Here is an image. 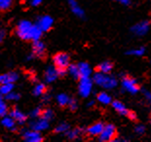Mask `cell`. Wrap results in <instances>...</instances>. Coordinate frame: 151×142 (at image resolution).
Instances as JSON below:
<instances>
[{"mask_svg":"<svg viewBox=\"0 0 151 142\" xmlns=\"http://www.w3.org/2000/svg\"><path fill=\"white\" fill-rule=\"evenodd\" d=\"M112 107H113L115 110L119 113V114L124 115V116H127L128 112H129V110L126 108V106H125L122 102L118 101V100H115V101L112 102Z\"/></svg>","mask_w":151,"mask_h":142,"instance_id":"obj_18","label":"cell"},{"mask_svg":"<svg viewBox=\"0 0 151 142\" xmlns=\"http://www.w3.org/2000/svg\"><path fill=\"white\" fill-rule=\"evenodd\" d=\"M53 24H54V20L50 16H43V17H40L38 19V22H37L38 27L42 30V32L49 31L51 28H52Z\"/></svg>","mask_w":151,"mask_h":142,"instance_id":"obj_7","label":"cell"},{"mask_svg":"<svg viewBox=\"0 0 151 142\" xmlns=\"http://www.w3.org/2000/svg\"><path fill=\"white\" fill-rule=\"evenodd\" d=\"M34 25L31 24L29 21H22L18 24L17 28H16V33L19 37L22 40L28 41L31 40L33 34Z\"/></svg>","mask_w":151,"mask_h":142,"instance_id":"obj_1","label":"cell"},{"mask_svg":"<svg viewBox=\"0 0 151 142\" xmlns=\"http://www.w3.org/2000/svg\"><path fill=\"white\" fill-rule=\"evenodd\" d=\"M10 117L14 119L15 122H18V123H20V124H24L25 120H27L25 115L22 111L19 110V109H13V110H11Z\"/></svg>","mask_w":151,"mask_h":142,"instance_id":"obj_17","label":"cell"},{"mask_svg":"<svg viewBox=\"0 0 151 142\" xmlns=\"http://www.w3.org/2000/svg\"><path fill=\"white\" fill-rule=\"evenodd\" d=\"M58 71L57 68L54 66H50L48 67L46 72H45V80H46L47 83H52L55 80L58 78Z\"/></svg>","mask_w":151,"mask_h":142,"instance_id":"obj_16","label":"cell"},{"mask_svg":"<svg viewBox=\"0 0 151 142\" xmlns=\"http://www.w3.org/2000/svg\"><path fill=\"white\" fill-rule=\"evenodd\" d=\"M24 140L27 142H41L43 140V138L40 135L39 131H36L33 130L24 131Z\"/></svg>","mask_w":151,"mask_h":142,"instance_id":"obj_10","label":"cell"},{"mask_svg":"<svg viewBox=\"0 0 151 142\" xmlns=\"http://www.w3.org/2000/svg\"><path fill=\"white\" fill-rule=\"evenodd\" d=\"M13 89H14V84H13V83L1 84V86H0V95H6L7 93L12 92Z\"/></svg>","mask_w":151,"mask_h":142,"instance_id":"obj_22","label":"cell"},{"mask_svg":"<svg viewBox=\"0 0 151 142\" xmlns=\"http://www.w3.org/2000/svg\"><path fill=\"white\" fill-rule=\"evenodd\" d=\"M144 95H145V96H146V98H147V99H148V100H149V99L151 98L150 93H149L148 91H144Z\"/></svg>","mask_w":151,"mask_h":142,"instance_id":"obj_40","label":"cell"},{"mask_svg":"<svg viewBox=\"0 0 151 142\" xmlns=\"http://www.w3.org/2000/svg\"><path fill=\"white\" fill-rule=\"evenodd\" d=\"M134 131H136L137 133H139V134H142L144 131H145V127L142 125H139V126H137V127H136V128H134Z\"/></svg>","mask_w":151,"mask_h":142,"instance_id":"obj_35","label":"cell"},{"mask_svg":"<svg viewBox=\"0 0 151 142\" xmlns=\"http://www.w3.org/2000/svg\"><path fill=\"white\" fill-rule=\"evenodd\" d=\"M8 112V107L6 105V103L3 101V98L0 95V117H4L7 115Z\"/></svg>","mask_w":151,"mask_h":142,"instance_id":"obj_28","label":"cell"},{"mask_svg":"<svg viewBox=\"0 0 151 142\" xmlns=\"http://www.w3.org/2000/svg\"><path fill=\"white\" fill-rule=\"evenodd\" d=\"M68 130H69V126L65 124V123H63V124L59 125L55 128V132H57V133H63V132H65Z\"/></svg>","mask_w":151,"mask_h":142,"instance_id":"obj_31","label":"cell"},{"mask_svg":"<svg viewBox=\"0 0 151 142\" xmlns=\"http://www.w3.org/2000/svg\"><path fill=\"white\" fill-rule=\"evenodd\" d=\"M48 128H49V123H48V121L44 120L43 118L30 123V128L36 131H42L47 130Z\"/></svg>","mask_w":151,"mask_h":142,"instance_id":"obj_11","label":"cell"},{"mask_svg":"<svg viewBox=\"0 0 151 142\" xmlns=\"http://www.w3.org/2000/svg\"><path fill=\"white\" fill-rule=\"evenodd\" d=\"M112 68H113V64H112L110 61H104V62H101L98 66L99 72H101V73H104V74L110 73Z\"/></svg>","mask_w":151,"mask_h":142,"instance_id":"obj_19","label":"cell"},{"mask_svg":"<svg viewBox=\"0 0 151 142\" xmlns=\"http://www.w3.org/2000/svg\"><path fill=\"white\" fill-rule=\"evenodd\" d=\"M5 36H6V31L4 29H0V43L4 40Z\"/></svg>","mask_w":151,"mask_h":142,"instance_id":"obj_38","label":"cell"},{"mask_svg":"<svg viewBox=\"0 0 151 142\" xmlns=\"http://www.w3.org/2000/svg\"><path fill=\"white\" fill-rule=\"evenodd\" d=\"M69 60L70 57L65 53H59L53 57L55 67L58 69H66L69 65Z\"/></svg>","mask_w":151,"mask_h":142,"instance_id":"obj_5","label":"cell"},{"mask_svg":"<svg viewBox=\"0 0 151 142\" xmlns=\"http://www.w3.org/2000/svg\"><path fill=\"white\" fill-rule=\"evenodd\" d=\"M45 93H46V86L44 84H38V85L35 86L33 90V95L36 96L43 95Z\"/></svg>","mask_w":151,"mask_h":142,"instance_id":"obj_23","label":"cell"},{"mask_svg":"<svg viewBox=\"0 0 151 142\" xmlns=\"http://www.w3.org/2000/svg\"><path fill=\"white\" fill-rule=\"evenodd\" d=\"M41 113H42V110H41V108L37 107V108H35L32 112H31V117L37 118V117H39V116H41Z\"/></svg>","mask_w":151,"mask_h":142,"instance_id":"obj_34","label":"cell"},{"mask_svg":"<svg viewBox=\"0 0 151 142\" xmlns=\"http://www.w3.org/2000/svg\"><path fill=\"white\" fill-rule=\"evenodd\" d=\"M14 0H0V11H7L9 10L12 5Z\"/></svg>","mask_w":151,"mask_h":142,"instance_id":"obj_27","label":"cell"},{"mask_svg":"<svg viewBox=\"0 0 151 142\" xmlns=\"http://www.w3.org/2000/svg\"><path fill=\"white\" fill-rule=\"evenodd\" d=\"M93 80L95 83H97V85L104 89H113L117 86V80L113 76H109L101 72L96 73Z\"/></svg>","mask_w":151,"mask_h":142,"instance_id":"obj_2","label":"cell"},{"mask_svg":"<svg viewBox=\"0 0 151 142\" xmlns=\"http://www.w3.org/2000/svg\"><path fill=\"white\" fill-rule=\"evenodd\" d=\"M68 4L70 6L72 13L75 16H77L78 18H84L85 17V13L83 11V9L78 5V3L76 2V0H67Z\"/></svg>","mask_w":151,"mask_h":142,"instance_id":"obj_12","label":"cell"},{"mask_svg":"<svg viewBox=\"0 0 151 142\" xmlns=\"http://www.w3.org/2000/svg\"><path fill=\"white\" fill-rule=\"evenodd\" d=\"M68 72L74 79H79L80 78L79 69H78V66H77L76 64H70V65H68Z\"/></svg>","mask_w":151,"mask_h":142,"instance_id":"obj_24","label":"cell"},{"mask_svg":"<svg viewBox=\"0 0 151 142\" xmlns=\"http://www.w3.org/2000/svg\"><path fill=\"white\" fill-rule=\"evenodd\" d=\"M79 95L82 98H88L91 95L93 89V82L90 79V77H85V78H79Z\"/></svg>","mask_w":151,"mask_h":142,"instance_id":"obj_4","label":"cell"},{"mask_svg":"<svg viewBox=\"0 0 151 142\" xmlns=\"http://www.w3.org/2000/svg\"><path fill=\"white\" fill-rule=\"evenodd\" d=\"M127 116H128V118H129L130 120H132V121H136L137 120V115H136V113H134V112L129 111V112H128Z\"/></svg>","mask_w":151,"mask_h":142,"instance_id":"obj_37","label":"cell"},{"mask_svg":"<svg viewBox=\"0 0 151 142\" xmlns=\"http://www.w3.org/2000/svg\"><path fill=\"white\" fill-rule=\"evenodd\" d=\"M41 116H42V118L44 119V120L50 121V120H52L53 117H54V112L51 110V109H46V110L42 111Z\"/></svg>","mask_w":151,"mask_h":142,"instance_id":"obj_29","label":"cell"},{"mask_svg":"<svg viewBox=\"0 0 151 142\" xmlns=\"http://www.w3.org/2000/svg\"><path fill=\"white\" fill-rule=\"evenodd\" d=\"M99 136L101 141H113L114 138L116 137V128L110 124L104 126V128Z\"/></svg>","mask_w":151,"mask_h":142,"instance_id":"obj_3","label":"cell"},{"mask_svg":"<svg viewBox=\"0 0 151 142\" xmlns=\"http://www.w3.org/2000/svg\"><path fill=\"white\" fill-rule=\"evenodd\" d=\"M94 105H95V101H94V100L90 101V102L88 103V106H89V107H92V106H94Z\"/></svg>","mask_w":151,"mask_h":142,"instance_id":"obj_41","label":"cell"},{"mask_svg":"<svg viewBox=\"0 0 151 142\" xmlns=\"http://www.w3.org/2000/svg\"><path fill=\"white\" fill-rule=\"evenodd\" d=\"M19 76L16 72H9L5 73L3 75H0V85L6 83H14L18 80Z\"/></svg>","mask_w":151,"mask_h":142,"instance_id":"obj_15","label":"cell"},{"mask_svg":"<svg viewBox=\"0 0 151 142\" xmlns=\"http://www.w3.org/2000/svg\"><path fill=\"white\" fill-rule=\"evenodd\" d=\"M116 1L120 2L121 4L126 5V6H128V5H130V4H131V0H116Z\"/></svg>","mask_w":151,"mask_h":142,"instance_id":"obj_39","label":"cell"},{"mask_svg":"<svg viewBox=\"0 0 151 142\" xmlns=\"http://www.w3.org/2000/svg\"><path fill=\"white\" fill-rule=\"evenodd\" d=\"M28 2H29V4L31 6H33V7H36V6H39L41 4L42 0H28Z\"/></svg>","mask_w":151,"mask_h":142,"instance_id":"obj_36","label":"cell"},{"mask_svg":"<svg viewBox=\"0 0 151 142\" xmlns=\"http://www.w3.org/2000/svg\"><path fill=\"white\" fill-rule=\"evenodd\" d=\"M104 125L102 123H96V124L92 125L91 127L87 128V133L90 136H99L102 131V128H104Z\"/></svg>","mask_w":151,"mask_h":142,"instance_id":"obj_13","label":"cell"},{"mask_svg":"<svg viewBox=\"0 0 151 142\" xmlns=\"http://www.w3.org/2000/svg\"><path fill=\"white\" fill-rule=\"evenodd\" d=\"M79 69V76L80 78H85V77H90L92 74L91 67L87 62H80L79 64H77Z\"/></svg>","mask_w":151,"mask_h":142,"instance_id":"obj_14","label":"cell"},{"mask_svg":"<svg viewBox=\"0 0 151 142\" xmlns=\"http://www.w3.org/2000/svg\"><path fill=\"white\" fill-rule=\"evenodd\" d=\"M97 98H98L99 102H101V104H104V105H107V104H110L111 103V96L104 92L99 93L97 96Z\"/></svg>","mask_w":151,"mask_h":142,"instance_id":"obj_21","label":"cell"},{"mask_svg":"<svg viewBox=\"0 0 151 142\" xmlns=\"http://www.w3.org/2000/svg\"><path fill=\"white\" fill-rule=\"evenodd\" d=\"M122 86L127 92L131 93H137L139 90L136 80L130 78V77H124L123 80H122Z\"/></svg>","mask_w":151,"mask_h":142,"instance_id":"obj_6","label":"cell"},{"mask_svg":"<svg viewBox=\"0 0 151 142\" xmlns=\"http://www.w3.org/2000/svg\"><path fill=\"white\" fill-rule=\"evenodd\" d=\"M6 99H8V100H19L20 99V95L12 91L6 95Z\"/></svg>","mask_w":151,"mask_h":142,"instance_id":"obj_32","label":"cell"},{"mask_svg":"<svg viewBox=\"0 0 151 142\" xmlns=\"http://www.w3.org/2000/svg\"><path fill=\"white\" fill-rule=\"evenodd\" d=\"M67 105L69 106V109L71 111H75L77 107H78V103H77V100L74 98H71V99L69 98V101L67 103Z\"/></svg>","mask_w":151,"mask_h":142,"instance_id":"obj_33","label":"cell"},{"mask_svg":"<svg viewBox=\"0 0 151 142\" xmlns=\"http://www.w3.org/2000/svg\"><path fill=\"white\" fill-rule=\"evenodd\" d=\"M57 101L60 106H66L69 101V98L65 93H60L57 96Z\"/></svg>","mask_w":151,"mask_h":142,"instance_id":"obj_25","label":"cell"},{"mask_svg":"<svg viewBox=\"0 0 151 142\" xmlns=\"http://www.w3.org/2000/svg\"><path fill=\"white\" fill-rule=\"evenodd\" d=\"M66 136L68 139H76L80 136L81 134V131L79 128H75V130H71V131H66Z\"/></svg>","mask_w":151,"mask_h":142,"instance_id":"obj_26","label":"cell"},{"mask_svg":"<svg viewBox=\"0 0 151 142\" xmlns=\"http://www.w3.org/2000/svg\"><path fill=\"white\" fill-rule=\"evenodd\" d=\"M144 53H145V49H144V48H139V49H134V50H131L129 52H127V55L140 57V56H142V55H144Z\"/></svg>","mask_w":151,"mask_h":142,"instance_id":"obj_30","label":"cell"},{"mask_svg":"<svg viewBox=\"0 0 151 142\" xmlns=\"http://www.w3.org/2000/svg\"><path fill=\"white\" fill-rule=\"evenodd\" d=\"M149 30V22L148 21H142L134 25L132 27V31L137 36H143L145 35Z\"/></svg>","mask_w":151,"mask_h":142,"instance_id":"obj_8","label":"cell"},{"mask_svg":"<svg viewBox=\"0 0 151 142\" xmlns=\"http://www.w3.org/2000/svg\"><path fill=\"white\" fill-rule=\"evenodd\" d=\"M49 99H50L49 95H45V96H44V99H43V100H44V101H48V100H49Z\"/></svg>","mask_w":151,"mask_h":142,"instance_id":"obj_42","label":"cell"},{"mask_svg":"<svg viewBox=\"0 0 151 142\" xmlns=\"http://www.w3.org/2000/svg\"><path fill=\"white\" fill-rule=\"evenodd\" d=\"M32 50H33L32 54L34 55V57H44L45 54H46V47H45V44L39 40L33 41Z\"/></svg>","mask_w":151,"mask_h":142,"instance_id":"obj_9","label":"cell"},{"mask_svg":"<svg viewBox=\"0 0 151 142\" xmlns=\"http://www.w3.org/2000/svg\"><path fill=\"white\" fill-rule=\"evenodd\" d=\"M2 125L11 131L16 130V122L12 117H5L4 116V118L2 119Z\"/></svg>","mask_w":151,"mask_h":142,"instance_id":"obj_20","label":"cell"}]
</instances>
